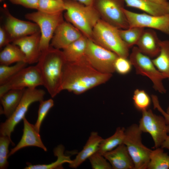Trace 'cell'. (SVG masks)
Wrapping results in <instances>:
<instances>
[{
    "instance_id": "6da1fadb",
    "label": "cell",
    "mask_w": 169,
    "mask_h": 169,
    "mask_svg": "<svg viewBox=\"0 0 169 169\" xmlns=\"http://www.w3.org/2000/svg\"><path fill=\"white\" fill-rule=\"evenodd\" d=\"M112 76V74L98 71L90 64L86 57L76 62L66 61L63 69L62 90L79 95L105 83Z\"/></svg>"
},
{
    "instance_id": "7a4b0ae2",
    "label": "cell",
    "mask_w": 169,
    "mask_h": 169,
    "mask_svg": "<svg viewBox=\"0 0 169 169\" xmlns=\"http://www.w3.org/2000/svg\"><path fill=\"white\" fill-rule=\"evenodd\" d=\"M66 62L62 51L50 46L42 52L36 65L40 72L43 85L52 98L61 91L63 69Z\"/></svg>"
},
{
    "instance_id": "3957f363",
    "label": "cell",
    "mask_w": 169,
    "mask_h": 169,
    "mask_svg": "<svg viewBox=\"0 0 169 169\" xmlns=\"http://www.w3.org/2000/svg\"><path fill=\"white\" fill-rule=\"evenodd\" d=\"M64 17L67 22L78 29L87 38L92 39L93 28L101 19L93 5L87 6L74 0H64Z\"/></svg>"
},
{
    "instance_id": "277c9868",
    "label": "cell",
    "mask_w": 169,
    "mask_h": 169,
    "mask_svg": "<svg viewBox=\"0 0 169 169\" xmlns=\"http://www.w3.org/2000/svg\"><path fill=\"white\" fill-rule=\"evenodd\" d=\"M118 29L100 19L93 28L92 39L119 56L127 58L130 48L121 38Z\"/></svg>"
},
{
    "instance_id": "5b68a950",
    "label": "cell",
    "mask_w": 169,
    "mask_h": 169,
    "mask_svg": "<svg viewBox=\"0 0 169 169\" xmlns=\"http://www.w3.org/2000/svg\"><path fill=\"white\" fill-rule=\"evenodd\" d=\"M142 133L136 124L131 125L125 130L123 144L133 161L135 169H147L152 150L143 144Z\"/></svg>"
},
{
    "instance_id": "8992f818",
    "label": "cell",
    "mask_w": 169,
    "mask_h": 169,
    "mask_svg": "<svg viewBox=\"0 0 169 169\" xmlns=\"http://www.w3.org/2000/svg\"><path fill=\"white\" fill-rule=\"evenodd\" d=\"M45 94L42 89L35 88L25 89L21 99L12 115L0 125L1 136H8L10 139L16 126L23 119L30 105L33 103L44 100Z\"/></svg>"
},
{
    "instance_id": "52a82bcc",
    "label": "cell",
    "mask_w": 169,
    "mask_h": 169,
    "mask_svg": "<svg viewBox=\"0 0 169 169\" xmlns=\"http://www.w3.org/2000/svg\"><path fill=\"white\" fill-rule=\"evenodd\" d=\"M129 60L136 69V74L148 77L153 83L154 89L161 93L166 90L162 80L165 77L156 68L152 60L142 53L137 47H134L130 54Z\"/></svg>"
},
{
    "instance_id": "ba28073f",
    "label": "cell",
    "mask_w": 169,
    "mask_h": 169,
    "mask_svg": "<svg viewBox=\"0 0 169 169\" xmlns=\"http://www.w3.org/2000/svg\"><path fill=\"white\" fill-rule=\"evenodd\" d=\"M142 112L138 125L139 128L142 132L151 135L155 148L160 147L169 133V121L163 116L154 114L151 109Z\"/></svg>"
},
{
    "instance_id": "9c48e42d",
    "label": "cell",
    "mask_w": 169,
    "mask_h": 169,
    "mask_svg": "<svg viewBox=\"0 0 169 169\" xmlns=\"http://www.w3.org/2000/svg\"><path fill=\"white\" fill-rule=\"evenodd\" d=\"M85 56L90 64L99 72L112 74L115 71L114 63L118 56L88 38Z\"/></svg>"
},
{
    "instance_id": "30bf717a",
    "label": "cell",
    "mask_w": 169,
    "mask_h": 169,
    "mask_svg": "<svg viewBox=\"0 0 169 169\" xmlns=\"http://www.w3.org/2000/svg\"><path fill=\"white\" fill-rule=\"evenodd\" d=\"M25 17L38 24L41 33L40 50L43 52L47 49L56 28L64 21L62 13L51 14L37 10L26 14Z\"/></svg>"
},
{
    "instance_id": "8fae6325",
    "label": "cell",
    "mask_w": 169,
    "mask_h": 169,
    "mask_svg": "<svg viewBox=\"0 0 169 169\" xmlns=\"http://www.w3.org/2000/svg\"><path fill=\"white\" fill-rule=\"evenodd\" d=\"M124 0H95L93 6L101 19L119 29H126L129 25L123 11Z\"/></svg>"
},
{
    "instance_id": "7c38bea8",
    "label": "cell",
    "mask_w": 169,
    "mask_h": 169,
    "mask_svg": "<svg viewBox=\"0 0 169 169\" xmlns=\"http://www.w3.org/2000/svg\"><path fill=\"white\" fill-rule=\"evenodd\" d=\"M40 85H43V82L37 66L26 67L0 85V97L12 89L35 88Z\"/></svg>"
},
{
    "instance_id": "4fadbf2b",
    "label": "cell",
    "mask_w": 169,
    "mask_h": 169,
    "mask_svg": "<svg viewBox=\"0 0 169 169\" xmlns=\"http://www.w3.org/2000/svg\"><path fill=\"white\" fill-rule=\"evenodd\" d=\"M123 10L127 18L129 28L146 27L169 34V13L155 16L146 13H137L124 8Z\"/></svg>"
},
{
    "instance_id": "5bb4252c",
    "label": "cell",
    "mask_w": 169,
    "mask_h": 169,
    "mask_svg": "<svg viewBox=\"0 0 169 169\" xmlns=\"http://www.w3.org/2000/svg\"><path fill=\"white\" fill-rule=\"evenodd\" d=\"M5 29L12 42L18 38L31 35L40 31L37 24L18 19L6 11Z\"/></svg>"
},
{
    "instance_id": "9a60e30c",
    "label": "cell",
    "mask_w": 169,
    "mask_h": 169,
    "mask_svg": "<svg viewBox=\"0 0 169 169\" xmlns=\"http://www.w3.org/2000/svg\"><path fill=\"white\" fill-rule=\"evenodd\" d=\"M83 35L72 24L64 21L56 28L50 46L56 49H63Z\"/></svg>"
},
{
    "instance_id": "2e32d148",
    "label": "cell",
    "mask_w": 169,
    "mask_h": 169,
    "mask_svg": "<svg viewBox=\"0 0 169 169\" xmlns=\"http://www.w3.org/2000/svg\"><path fill=\"white\" fill-rule=\"evenodd\" d=\"M40 31L17 39L12 44L18 46L25 56L28 64L37 63L41 55L40 47Z\"/></svg>"
},
{
    "instance_id": "e0dca14e",
    "label": "cell",
    "mask_w": 169,
    "mask_h": 169,
    "mask_svg": "<svg viewBox=\"0 0 169 169\" xmlns=\"http://www.w3.org/2000/svg\"><path fill=\"white\" fill-rule=\"evenodd\" d=\"M23 120V129L22 136L18 144L11 149L8 157L20 149L28 146L38 147L42 149L45 151H47V148L42 141L39 133L35 130L34 125L29 122L25 117Z\"/></svg>"
},
{
    "instance_id": "ac0fdd59",
    "label": "cell",
    "mask_w": 169,
    "mask_h": 169,
    "mask_svg": "<svg viewBox=\"0 0 169 169\" xmlns=\"http://www.w3.org/2000/svg\"><path fill=\"white\" fill-rule=\"evenodd\" d=\"M161 41L154 30L144 29L136 45L144 54L150 58H156L160 52Z\"/></svg>"
},
{
    "instance_id": "d6986e66",
    "label": "cell",
    "mask_w": 169,
    "mask_h": 169,
    "mask_svg": "<svg viewBox=\"0 0 169 169\" xmlns=\"http://www.w3.org/2000/svg\"><path fill=\"white\" fill-rule=\"evenodd\" d=\"M103 156L113 169H135L133 161L124 144L106 153Z\"/></svg>"
},
{
    "instance_id": "ffe728a7",
    "label": "cell",
    "mask_w": 169,
    "mask_h": 169,
    "mask_svg": "<svg viewBox=\"0 0 169 169\" xmlns=\"http://www.w3.org/2000/svg\"><path fill=\"white\" fill-rule=\"evenodd\" d=\"M103 139L97 132H91L83 149L69 164V166L71 168H76L87 159H88L91 156L98 151L99 145Z\"/></svg>"
},
{
    "instance_id": "44dd1931",
    "label": "cell",
    "mask_w": 169,
    "mask_h": 169,
    "mask_svg": "<svg viewBox=\"0 0 169 169\" xmlns=\"http://www.w3.org/2000/svg\"><path fill=\"white\" fill-rule=\"evenodd\" d=\"M128 7L141 10L147 13L161 16L169 13V2L160 4L149 0H124Z\"/></svg>"
},
{
    "instance_id": "7402d4cb",
    "label": "cell",
    "mask_w": 169,
    "mask_h": 169,
    "mask_svg": "<svg viewBox=\"0 0 169 169\" xmlns=\"http://www.w3.org/2000/svg\"><path fill=\"white\" fill-rule=\"evenodd\" d=\"M25 89L10 90L0 97L2 106L1 114L7 118L13 114L19 104Z\"/></svg>"
},
{
    "instance_id": "603a6c76",
    "label": "cell",
    "mask_w": 169,
    "mask_h": 169,
    "mask_svg": "<svg viewBox=\"0 0 169 169\" xmlns=\"http://www.w3.org/2000/svg\"><path fill=\"white\" fill-rule=\"evenodd\" d=\"M88 38L83 35L79 38L63 49L66 62L79 61L85 57V52Z\"/></svg>"
},
{
    "instance_id": "cb8c5ba5",
    "label": "cell",
    "mask_w": 169,
    "mask_h": 169,
    "mask_svg": "<svg viewBox=\"0 0 169 169\" xmlns=\"http://www.w3.org/2000/svg\"><path fill=\"white\" fill-rule=\"evenodd\" d=\"M21 61L25 62V55L18 46L13 44L6 45L0 52V65H9Z\"/></svg>"
},
{
    "instance_id": "d4e9b609",
    "label": "cell",
    "mask_w": 169,
    "mask_h": 169,
    "mask_svg": "<svg viewBox=\"0 0 169 169\" xmlns=\"http://www.w3.org/2000/svg\"><path fill=\"white\" fill-rule=\"evenodd\" d=\"M152 60L157 69L169 80V40H161L160 53Z\"/></svg>"
},
{
    "instance_id": "484cf974",
    "label": "cell",
    "mask_w": 169,
    "mask_h": 169,
    "mask_svg": "<svg viewBox=\"0 0 169 169\" xmlns=\"http://www.w3.org/2000/svg\"><path fill=\"white\" fill-rule=\"evenodd\" d=\"M125 129L123 127H117L113 135L107 138L103 139L99 145L98 151L103 155L123 144Z\"/></svg>"
},
{
    "instance_id": "4316f807",
    "label": "cell",
    "mask_w": 169,
    "mask_h": 169,
    "mask_svg": "<svg viewBox=\"0 0 169 169\" xmlns=\"http://www.w3.org/2000/svg\"><path fill=\"white\" fill-rule=\"evenodd\" d=\"M64 148L62 145H59L54 150V154L57 156L56 161L48 164H37L33 165L28 163L25 169H54L62 168L63 164L70 163L72 161L69 156L64 154Z\"/></svg>"
},
{
    "instance_id": "83f0119b",
    "label": "cell",
    "mask_w": 169,
    "mask_h": 169,
    "mask_svg": "<svg viewBox=\"0 0 169 169\" xmlns=\"http://www.w3.org/2000/svg\"><path fill=\"white\" fill-rule=\"evenodd\" d=\"M169 155L161 147L152 150L147 169H168Z\"/></svg>"
},
{
    "instance_id": "f1b7e54d",
    "label": "cell",
    "mask_w": 169,
    "mask_h": 169,
    "mask_svg": "<svg viewBox=\"0 0 169 169\" xmlns=\"http://www.w3.org/2000/svg\"><path fill=\"white\" fill-rule=\"evenodd\" d=\"M144 28L133 27L126 29H119V35L124 42L130 48L136 44Z\"/></svg>"
},
{
    "instance_id": "f546056e",
    "label": "cell",
    "mask_w": 169,
    "mask_h": 169,
    "mask_svg": "<svg viewBox=\"0 0 169 169\" xmlns=\"http://www.w3.org/2000/svg\"><path fill=\"white\" fill-rule=\"evenodd\" d=\"M37 10L53 14L65 10L64 0H39Z\"/></svg>"
},
{
    "instance_id": "4dcf8cb0",
    "label": "cell",
    "mask_w": 169,
    "mask_h": 169,
    "mask_svg": "<svg viewBox=\"0 0 169 169\" xmlns=\"http://www.w3.org/2000/svg\"><path fill=\"white\" fill-rule=\"evenodd\" d=\"M27 64L25 62L21 61L12 66L0 65V85L5 83L20 70L27 67Z\"/></svg>"
},
{
    "instance_id": "1f68e13d",
    "label": "cell",
    "mask_w": 169,
    "mask_h": 169,
    "mask_svg": "<svg viewBox=\"0 0 169 169\" xmlns=\"http://www.w3.org/2000/svg\"><path fill=\"white\" fill-rule=\"evenodd\" d=\"M132 99L135 107L141 111L147 110L150 105L151 98L144 90H136Z\"/></svg>"
},
{
    "instance_id": "d6a6232c",
    "label": "cell",
    "mask_w": 169,
    "mask_h": 169,
    "mask_svg": "<svg viewBox=\"0 0 169 169\" xmlns=\"http://www.w3.org/2000/svg\"><path fill=\"white\" fill-rule=\"evenodd\" d=\"M10 143H14L8 136H1L0 137V168L6 169L8 166L7 158L8 157V147Z\"/></svg>"
},
{
    "instance_id": "836d02e7",
    "label": "cell",
    "mask_w": 169,
    "mask_h": 169,
    "mask_svg": "<svg viewBox=\"0 0 169 169\" xmlns=\"http://www.w3.org/2000/svg\"><path fill=\"white\" fill-rule=\"evenodd\" d=\"M54 101L52 99L40 102L38 111V118L34 125L36 131L39 133L40 129L42 123L49 110L54 105Z\"/></svg>"
},
{
    "instance_id": "e575fe53",
    "label": "cell",
    "mask_w": 169,
    "mask_h": 169,
    "mask_svg": "<svg viewBox=\"0 0 169 169\" xmlns=\"http://www.w3.org/2000/svg\"><path fill=\"white\" fill-rule=\"evenodd\" d=\"M88 159L93 169H111L112 167L104 156L98 151L91 156Z\"/></svg>"
},
{
    "instance_id": "d590c367",
    "label": "cell",
    "mask_w": 169,
    "mask_h": 169,
    "mask_svg": "<svg viewBox=\"0 0 169 169\" xmlns=\"http://www.w3.org/2000/svg\"><path fill=\"white\" fill-rule=\"evenodd\" d=\"M132 66L131 62L127 58L119 56L114 63L115 71L122 75L129 73L131 69Z\"/></svg>"
},
{
    "instance_id": "8d00e7d4",
    "label": "cell",
    "mask_w": 169,
    "mask_h": 169,
    "mask_svg": "<svg viewBox=\"0 0 169 169\" xmlns=\"http://www.w3.org/2000/svg\"><path fill=\"white\" fill-rule=\"evenodd\" d=\"M13 4L26 8L38 9L39 0H9Z\"/></svg>"
},
{
    "instance_id": "74e56055",
    "label": "cell",
    "mask_w": 169,
    "mask_h": 169,
    "mask_svg": "<svg viewBox=\"0 0 169 169\" xmlns=\"http://www.w3.org/2000/svg\"><path fill=\"white\" fill-rule=\"evenodd\" d=\"M12 42L11 39L4 27H0V47H5Z\"/></svg>"
},
{
    "instance_id": "f35d334b",
    "label": "cell",
    "mask_w": 169,
    "mask_h": 169,
    "mask_svg": "<svg viewBox=\"0 0 169 169\" xmlns=\"http://www.w3.org/2000/svg\"><path fill=\"white\" fill-rule=\"evenodd\" d=\"M151 99L154 109H157L163 116L169 121V115L164 111L161 107L157 97L156 95H153L152 96Z\"/></svg>"
},
{
    "instance_id": "ab89813d",
    "label": "cell",
    "mask_w": 169,
    "mask_h": 169,
    "mask_svg": "<svg viewBox=\"0 0 169 169\" xmlns=\"http://www.w3.org/2000/svg\"><path fill=\"white\" fill-rule=\"evenodd\" d=\"M87 6L93 5L95 0H74Z\"/></svg>"
},
{
    "instance_id": "60d3db41",
    "label": "cell",
    "mask_w": 169,
    "mask_h": 169,
    "mask_svg": "<svg viewBox=\"0 0 169 169\" xmlns=\"http://www.w3.org/2000/svg\"><path fill=\"white\" fill-rule=\"evenodd\" d=\"M160 147L162 148H166L169 150V135L167 136Z\"/></svg>"
},
{
    "instance_id": "b9f144b4",
    "label": "cell",
    "mask_w": 169,
    "mask_h": 169,
    "mask_svg": "<svg viewBox=\"0 0 169 169\" xmlns=\"http://www.w3.org/2000/svg\"><path fill=\"white\" fill-rule=\"evenodd\" d=\"M153 2L160 4L166 3L168 2L167 0H149Z\"/></svg>"
},
{
    "instance_id": "7bdbcfd3",
    "label": "cell",
    "mask_w": 169,
    "mask_h": 169,
    "mask_svg": "<svg viewBox=\"0 0 169 169\" xmlns=\"http://www.w3.org/2000/svg\"><path fill=\"white\" fill-rule=\"evenodd\" d=\"M166 112L169 115V105L167 108Z\"/></svg>"
},
{
    "instance_id": "ee69618b",
    "label": "cell",
    "mask_w": 169,
    "mask_h": 169,
    "mask_svg": "<svg viewBox=\"0 0 169 169\" xmlns=\"http://www.w3.org/2000/svg\"><path fill=\"white\" fill-rule=\"evenodd\" d=\"M3 0H0V1L1 2H2V1H3Z\"/></svg>"
}]
</instances>
